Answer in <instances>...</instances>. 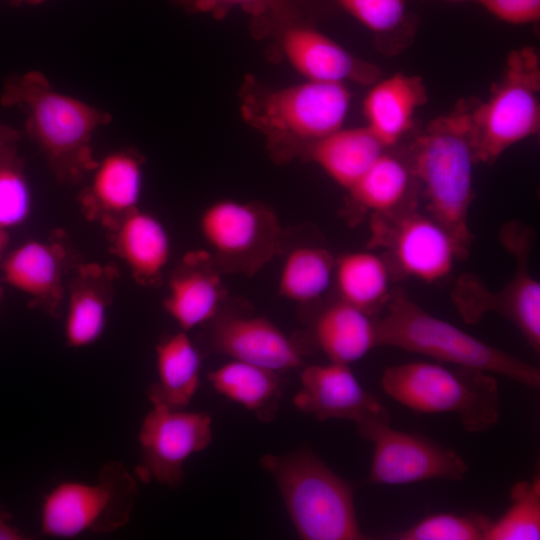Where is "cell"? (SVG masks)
Instances as JSON below:
<instances>
[{
    "label": "cell",
    "instance_id": "cell-23",
    "mask_svg": "<svg viewBox=\"0 0 540 540\" xmlns=\"http://www.w3.org/2000/svg\"><path fill=\"white\" fill-rule=\"evenodd\" d=\"M157 380L147 396L153 406L185 409L200 386L201 356L186 331L163 336L156 345Z\"/></svg>",
    "mask_w": 540,
    "mask_h": 540
},
{
    "label": "cell",
    "instance_id": "cell-6",
    "mask_svg": "<svg viewBox=\"0 0 540 540\" xmlns=\"http://www.w3.org/2000/svg\"><path fill=\"white\" fill-rule=\"evenodd\" d=\"M381 387L415 412L456 414L469 433L486 431L499 422L498 382L483 370L410 362L384 369Z\"/></svg>",
    "mask_w": 540,
    "mask_h": 540
},
{
    "label": "cell",
    "instance_id": "cell-26",
    "mask_svg": "<svg viewBox=\"0 0 540 540\" xmlns=\"http://www.w3.org/2000/svg\"><path fill=\"white\" fill-rule=\"evenodd\" d=\"M208 380L217 393L261 420L275 416L283 391L279 372L232 359L209 372Z\"/></svg>",
    "mask_w": 540,
    "mask_h": 540
},
{
    "label": "cell",
    "instance_id": "cell-9",
    "mask_svg": "<svg viewBox=\"0 0 540 540\" xmlns=\"http://www.w3.org/2000/svg\"><path fill=\"white\" fill-rule=\"evenodd\" d=\"M505 248L515 256L516 272L499 291H491L472 274L458 277L451 300L462 319L479 322L488 312H497L509 319L521 332L529 346L540 352V284L529 269L533 235L520 223H508L500 233Z\"/></svg>",
    "mask_w": 540,
    "mask_h": 540
},
{
    "label": "cell",
    "instance_id": "cell-7",
    "mask_svg": "<svg viewBox=\"0 0 540 540\" xmlns=\"http://www.w3.org/2000/svg\"><path fill=\"white\" fill-rule=\"evenodd\" d=\"M540 65L537 52H510L501 78L485 101L470 108L471 145L477 163L493 164L540 127Z\"/></svg>",
    "mask_w": 540,
    "mask_h": 540
},
{
    "label": "cell",
    "instance_id": "cell-41",
    "mask_svg": "<svg viewBox=\"0 0 540 540\" xmlns=\"http://www.w3.org/2000/svg\"><path fill=\"white\" fill-rule=\"evenodd\" d=\"M457 1H464V0H457ZM465 1H468V0H465ZM473 1H476V2H478L479 0H473Z\"/></svg>",
    "mask_w": 540,
    "mask_h": 540
},
{
    "label": "cell",
    "instance_id": "cell-17",
    "mask_svg": "<svg viewBox=\"0 0 540 540\" xmlns=\"http://www.w3.org/2000/svg\"><path fill=\"white\" fill-rule=\"evenodd\" d=\"M282 50L306 80L371 85L380 69L360 59L307 22L292 24L280 33Z\"/></svg>",
    "mask_w": 540,
    "mask_h": 540
},
{
    "label": "cell",
    "instance_id": "cell-16",
    "mask_svg": "<svg viewBox=\"0 0 540 540\" xmlns=\"http://www.w3.org/2000/svg\"><path fill=\"white\" fill-rule=\"evenodd\" d=\"M209 343L218 353L276 372L302 368L299 345L262 316L219 314L210 322Z\"/></svg>",
    "mask_w": 540,
    "mask_h": 540
},
{
    "label": "cell",
    "instance_id": "cell-22",
    "mask_svg": "<svg viewBox=\"0 0 540 540\" xmlns=\"http://www.w3.org/2000/svg\"><path fill=\"white\" fill-rule=\"evenodd\" d=\"M426 100L427 90L419 76L396 73L377 79L363 101L365 126L388 149L412 128L414 116Z\"/></svg>",
    "mask_w": 540,
    "mask_h": 540
},
{
    "label": "cell",
    "instance_id": "cell-2",
    "mask_svg": "<svg viewBox=\"0 0 540 540\" xmlns=\"http://www.w3.org/2000/svg\"><path fill=\"white\" fill-rule=\"evenodd\" d=\"M0 104L26 113L25 130L43 152L56 181L82 182L95 168L91 141L111 115L53 89L38 71L9 77Z\"/></svg>",
    "mask_w": 540,
    "mask_h": 540
},
{
    "label": "cell",
    "instance_id": "cell-39",
    "mask_svg": "<svg viewBox=\"0 0 540 540\" xmlns=\"http://www.w3.org/2000/svg\"><path fill=\"white\" fill-rule=\"evenodd\" d=\"M11 3L13 4H22V3H25V4H40L41 2H43L44 0H9Z\"/></svg>",
    "mask_w": 540,
    "mask_h": 540
},
{
    "label": "cell",
    "instance_id": "cell-38",
    "mask_svg": "<svg viewBox=\"0 0 540 540\" xmlns=\"http://www.w3.org/2000/svg\"><path fill=\"white\" fill-rule=\"evenodd\" d=\"M9 244V234L7 230L0 228V261L6 253Z\"/></svg>",
    "mask_w": 540,
    "mask_h": 540
},
{
    "label": "cell",
    "instance_id": "cell-4",
    "mask_svg": "<svg viewBox=\"0 0 540 540\" xmlns=\"http://www.w3.org/2000/svg\"><path fill=\"white\" fill-rule=\"evenodd\" d=\"M350 103L343 83L306 80L277 90L251 83L245 86L241 110L275 156L286 160L342 128Z\"/></svg>",
    "mask_w": 540,
    "mask_h": 540
},
{
    "label": "cell",
    "instance_id": "cell-13",
    "mask_svg": "<svg viewBox=\"0 0 540 540\" xmlns=\"http://www.w3.org/2000/svg\"><path fill=\"white\" fill-rule=\"evenodd\" d=\"M212 438L208 413L153 406L139 431L140 462L135 475L143 482L177 488L184 478L185 461L205 450Z\"/></svg>",
    "mask_w": 540,
    "mask_h": 540
},
{
    "label": "cell",
    "instance_id": "cell-32",
    "mask_svg": "<svg viewBox=\"0 0 540 540\" xmlns=\"http://www.w3.org/2000/svg\"><path fill=\"white\" fill-rule=\"evenodd\" d=\"M491 520L478 513H437L426 516L387 538L394 540H484Z\"/></svg>",
    "mask_w": 540,
    "mask_h": 540
},
{
    "label": "cell",
    "instance_id": "cell-12",
    "mask_svg": "<svg viewBox=\"0 0 540 540\" xmlns=\"http://www.w3.org/2000/svg\"><path fill=\"white\" fill-rule=\"evenodd\" d=\"M370 226V247L385 248L406 276L433 283L449 275L460 260L447 230L412 207L373 214Z\"/></svg>",
    "mask_w": 540,
    "mask_h": 540
},
{
    "label": "cell",
    "instance_id": "cell-25",
    "mask_svg": "<svg viewBox=\"0 0 540 540\" xmlns=\"http://www.w3.org/2000/svg\"><path fill=\"white\" fill-rule=\"evenodd\" d=\"M386 149L366 127L340 128L305 151L337 184L348 190Z\"/></svg>",
    "mask_w": 540,
    "mask_h": 540
},
{
    "label": "cell",
    "instance_id": "cell-21",
    "mask_svg": "<svg viewBox=\"0 0 540 540\" xmlns=\"http://www.w3.org/2000/svg\"><path fill=\"white\" fill-rule=\"evenodd\" d=\"M110 252L144 287H159L171 255L169 234L154 215L139 208L106 230Z\"/></svg>",
    "mask_w": 540,
    "mask_h": 540
},
{
    "label": "cell",
    "instance_id": "cell-1",
    "mask_svg": "<svg viewBox=\"0 0 540 540\" xmlns=\"http://www.w3.org/2000/svg\"><path fill=\"white\" fill-rule=\"evenodd\" d=\"M471 104L464 101L433 119L409 148L408 166L418 183L427 214L453 238L459 259L472 245L469 208L477 163L471 145Z\"/></svg>",
    "mask_w": 540,
    "mask_h": 540
},
{
    "label": "cell",
    "instance_id": "cell-5",
    "mask_svg": "<svg viewBox=\"0 0 540 540\" xmlns=\"http://www.w3.org/2000/svg\"><path fill=\"white\" fill-rule=\"evenodd\" d=\"M260 465L275 481L301 539H367L356 517L352 486L311 450L267 454Z\"/></svg>",
    "mask_w": 540,
    "mask_h": 540
},
{
    "label": "cell",
    "instance_id": "cell-10",
    "mask_svg": "<svg viewBox=\"0 0 540 540\" xmlns=\"http://www.w3.org/2000/svg\"><path fill=\"white\" fill-rule=\"evenodd\" d=\"M199 228L221 273L256 274L284 240L276 214L258 202L216 201L202 212Z\"/></svg>",
    "mask_w": 540,
    "mask_h": 540
},
{
    "label": "cell",
    "instance_id": "cell-18",
    "mask_svg": "<svg viewBox=\"0 0 540 540\" xmlns=\"http://www.w3.org/2000/svg\"><path fill=\"white\" fill-rule=\"evenodd\" d=\"M143 164V157L132 149L112 152L97 161L90 182L77 198L83 216L108 230L138 209Z\"/></svg>",
    "mask_w": 540,
    "mask_h": 540
},
{
    "label": "cell",
    "instance_id": "cell-35",
    "mask_svg": "<svg viewBox=\"0 0 540 540\" xmlns=\"http://www.w3.org/2000/svg\"><path fill=\"white\" fill-rule=\"evenodd\" d=\"M478 3L508 24L526 25L540 19V0H479Z\"/></svg>",
    "mask_w": 540,
    "mask_h": 540
},
{
    "label": "cell",
    "instance_id": "cell-37",
    "mask_svg": "<svg viewBox=\"0 0 540 540\" xmlns=\"http://www.w3.org/2000/svg\"><path fill=\"white\" fill-rule=\"evenodd\" d=\"M12 515L0 504V540H27L31 537L13 523Z\"/></svg>",
    "mask_w": 540,
    "mask_h": 540
},
{
    "label": "cell",
    "instance_id": "cell-28",
    "mask_svg": "<svg viewBox=\"0 0 540 540\" xmlns=\"http://www.w3.org/2000/svg\"><path fill=\"white\" fill-rule=\"evenodd\" d=\"M414 178L408 164L384 151L347 190L356 213L384 214L401 208Z\"/></svg>",
    "mask_w": 540,
    "mask_h": 540
},
{
    "label": "cell",
    "instance_id": "cell-29",
    "mask_svg": "<svg viewBox=\"0 0 540 540\" xmlns=\"http://www.w3.org/2000/svg\"><path fill=\"white\" fill-rule=\"evenodd\" d=\"M336 258L324 248L299 246L286 256L278 292L291 301L307 304L318 300L334 278Z\"/></svg>",
    "mask_w": 540,
    "mask_h": 540
},
{
    "label": "cell",
    "instance_id": "cell-14",
    "mask_svg": "<svg viewBox=\"0 0 540 540\" xmlns=\"http://www.w3.org/2000/svg\"><path fill=\"white\" fill-rule=\"evenodd\" d=\"M67 235L58 230L45 240H29L6 252L2 280L29 297V307L59 318L66 297L65 278L78 264Z\"/></svg>",
    "mask_w": 540,
    "mask_h": 540
},
{
    "label": "cell",
    "instance_id": "cell-33",
    "mask_svg": "<svg viewBox=\"0 0 540 540\" xmlns=\"http://www.w3.org/2000/svg\"><path fill=\"white\" fill-rule=\"evenodd\" d=\"M342 9L383 40L408 36L414 21L405 0H334Z\"/></svg>",
    "mask_w": 540,
    "mask_h": 540
},
{
    "label": "cell",
    "instance_id": "cell-27",
    "mask_svg": "<svg viewBox=\"0 0 540 540\" xmlns=\"http://www.w3.org/2000/svg\"><path fill=\"white\" fill-rule=\"evenodd\" d=\"M334 278L340 300L367 314L384 307L390 296V269L384 258L368 251L345 253L335 261Z\"/></svg>",
    "mask_w": 540,
    "mask_h": 540
},
{
    "label": "cell",
    "instance_id": "cell-31",
    "mask_svg": "<svg viewBox=\"0 0 540 540\" xmlns=\"http://www.w3.org/2000/svg\"><path fill=\"white\" fill-rule=\"evenodd\" d=\"M510 506L490 522L484 540L540 539V476L516 482L510 490Z\"/></svg>",
    "mask_w": 540,
    "mask_h": 540
},
{
    "label": "cell",
    "instance_id": "cell-3",
    "mask_svg": "<svg viewBox=\"0 0 540 540\" xmlns=\"http://www.w3.org/2000/svg\"><path fill=\"white\" fill-rule=\"evenodd\" d=\"M384 308V316L376 318L378 346L397 347L437 361L502 375L529 388H539L538 367L431 315L402 289L390 292Z\"/></svg>",
    "mask_w": 540,
    "mask_h": 540
},
{
    "label": "cell",
    "instance_id": "cell-20",
    "mask_svg": "<svg viewBox=\"0 0 540 540\" xmlns=\"http://www.w3.org/2000/svg\"><path fill=\"white\" fill-rule=\"evenodd\" d=\"M119 276L114 265L88 262L74 267L66 286L64 336L68 347H86L102 336Z\"/></svg>",
    "mask_w": 540,
    "mask_h": 540
},
{
    "label": "cell",
    "instance_id": "cell-34",
    "mask_svg": "<svg viewBox=\"0 0 540 540\" xmlns=\"http://www.w3.org/2000/svg\"><path fill=\"white\" fill-rule=\"evenodd\" d=\"M19 155L0 164V228L7 230L25 222L32 198Z\"/></svg>",
    "mask_w": 540,
    "mask_h": 540
},
{
    "label": "cell",
    "instance_id": "cell-19",
    "mask_svg": "<svg viewBox=\"0 0 540 540\" xmlns=\"http://www.w3.org/2000/svg\"><path fill=\"white\" fill-rule=\"evenodd\" d=\"M207 250L187 252L170 273L163 307L188 331L210 323L222 310L227 290Z\"/></svg>",
    "mask_w": 540,
    "mask_h": 540
},
{
    "label": "cell",
    "instance_id": "cell-8",
    "mask_svg": "<svg viewBox=\"0 0 540 540\" xmlns=\"http://www.w3.org/2000/svg\"><path fill=\"white\" fill-rule=\"evenodd\" d=\"M137 496V481L126 466L108 462L96 481H63L45 494L41 533L72 538L87 532H113L129 522Z\"/></svg>",
    "mask_w": 540,
    "mask_h": 540
},
{
    "label": "cell",
    "instance_id": "cell-30",
    "mask_svg": "<svg viewBox=\"0 0 540 540\" xmlns=\"http://www.w3.org/2000/svg\"><path fill=\"white\" fill-rule=\"evenodd\" d=\"M187 10L211 13L223 17L228 11L239 8L252 18L256 35L278 34L286 27L305 22L306 0H176Z\"/></svg>",
    "mask_w": 540,
    "mask_h": 540
},
{
    "label": "cell",
    "instance_id": "cell-24",
    "mask_svg": "<svg viewBox=\"0 0 540 540\" xmlns=\"http://www.w3.org/2000/svg\"><path fill=\"white\" fill-rule=\"evenodd\" d=\"M312 336L330 361L346 365L378 346L376 318L342 300L317 315Z\"/></svg>",
    "mask_w": 540,
    "mask_h": 540
},
{
    "label": "cell",
    "instance_id": "cell-36",
    "mask_svg": "<svg viewBox=\"0 0 540 540\" xmlns=\"http://www.w3.org/2000/svg\"><path fill=\"white\" fill-rule=\"evenodd\" d=\"M20 133L0 121V164L18 156Z\"/></svg>",
    "mask_w": 540,
    "mask_h": 540
},
{
    "label": "cell",
    "instance_id": "cell-40",
    "mask_svg": "<svg viewBox=\"0 0 540 540\" xmlns=\"http://www.w3.org/2000/svg\"><path fill=\"white\" fill-rule=\"evenodd\" d=\"M3 301V288L0 286V308Z\"/></svg>",
    "mask_w": 540,
    "mask_h": 540
},
{
    "label": "cell",
    "instance_id": "cell-15",
    "mask_svg": "<svg viewBox=\"0 0 540 540\" xmlns=\"http://www.w3.org/2000/svg\"><path fill=\"white\" fill-rule=\"evenodd\" d=\"M295 407L319 421L346 419L356 426L390 414L379 397L366 391L349 365L330 361L302 367Z\"/></svg>",
    "mask_w": 540,
    "mask_h": 540
},
{
    "label": "cell",
    "instance_id": "cell-11",
    "mask_svg": "<svg viewBox=\"0 0 540 540\" xmlns=\"http://www.w3.org/2000/svg\"><path fill=\"white\" fill-rule=\"evenodd\" d=\"M357 431L374 445L368 477L371 483L403 485L432 479L460 481L469 470L455 450L425 436L394 429L390 421L371 420L358 425Z\"/></svg>",
    "mask_w": 540,
    "mask_h": 540
}]
</instances>
